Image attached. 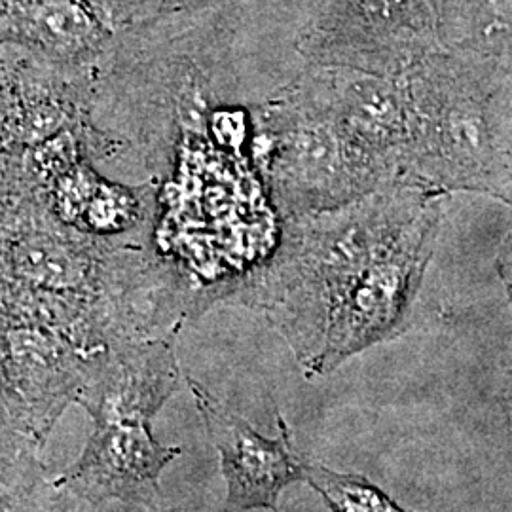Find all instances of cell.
Instances as JSON below:
<instances>
[{
  "label": "cell",
  "mask_w": 512,
  "mask_h": 512,
  "mask_svg": "<svg viewBox=\"0 0 512 512\" xmlns=\"http://www.w3.org/2000/svg\"><path fill=\"white\" fill-rule=\"evenodd\" d=\"M439 196L401 181L346 205L283 217L241 302L270 319L310 378L395 338L431 258Z\"/></svg>",
  "instance_id": "cell-1"
},
{
  "label": "cell",
  "mask_w": 512,
  "mask_h": 512,
  "mask_svg": "<svg viewBox=\"0 0 512 512\" xmlns=\"http://www.w3.org/2000/svg\"><path fill=\"white\" fill-rule=\"evenodd\" d=\"M179 382L173 336L109 355L78 395L92 418V435L73 465L55 478V486L92 505L118 501L162 512L160 476L183 448L158 442L152 421Z\"/></svg>",
  "instance_id": "cell-2"
},
{
  "label": "cell",
  "mask_w": 512,
  "mask_h": 512,
  "mask_svg": "<svg viewBox=\"0 0 512 512\" xmlns=\"http://www.w3.org/2000/svg\"><path fill=\"white\" fill-rule=\"evenodd\" d=\"M264 173L283 217L355 202L401 183L361 147L300 74L262 107Z\"/></svg>",
  "instance_id": "cell-3"
},
{
  "label": "cell",
  "mask_w": 512,
  "mask_h": 512,
  "mask_svg": "<svg viewBox=\"0 0 512 512\" xmlns=\"http://www.w3.org/2000/svg\"><path fill=\"white\" fill-rule=\"evenodd\" d=\"M475 57L439 50L404 74L412 116V183L475 188L490 169L482 76Z\"/></svg>",
  "instance_id": "cell-4"
},
{
  "label": "cell",
  "mask_w": 512,
  "mask_h": 512,
  "mask_svg": "<svg viewBox=\"0 0 512 512\" xmlns=\"http://www.w3.org/2000/svg\"><path fill=\"white\" fill-rule=\"evenodd\" d=\"M439 50V0H327L300 40L310 65L380 76H404Z\"/></svg>",
  "instance_id": "cell-5"
},
{
  "label": "cell",
  "mask_w": 512,
  "mask_h": 512,
  "mask_svg": "<svg viewBox=\"0 0 512 512\" xmlns=\"http://www.w3.org/2000/svg\"><path fill=\"white\" fill-rule=\"evenodd\" d=\"M207 435L220 456L226 499L219 512H277V499L306 476L308 461L296 454L285 420L277 414L279 435L262 437L249 421L211 397L202 384L186 378Z\"/></svg>",
  "instance_id": "cell-6"
},
{
  "label": "cell",
  "mask_w": 512,
  "mask_h": 512,
  "mask_svg": "<svg viewBox=\"0 0 512 512\" xmlns=\"http://www.w3.org/2000/svg\"><path fill=\"white\" fill-rule=\"evenodd\" d=\"M442 50L482 57L512 48V0H439Z\"/></svg>",
  "instance_id": "cell-7"
},
{
  "label": "cell",
  "mask_w": 512,
  "mask_h": 512,
  "mask_svg": "<svg viewBox=\"0 0 512 512\" xmlns=\"http://www.w3.org/2000/svg\"><path fill=\"white\" fill-rule=\"evenodd\" d=\"M29 33L59 54H76L95 44L97 19L82 0H37L29 10Z\"/></svg>",
  "instance_id": "cell-8"
},
{
  "label": "cell",
  "mask_w": 512,
  "mask_h": 512,
  "mask_svg": "<svg viewBox=\"0 0 512 512\" xmlns=\"http://www.w3.org/2000/svg\"><path fill=\"white\" fill-rule=\"evenodd\" d=\"M304 482L321 495L330 512H412L365 476L336 473L308 463Z\"/></svg>",
  "instance_id": "cell-9"
},
{
  "label": "cell",
  "mask_w": 512,
  "mask_h": 512,
  "mask_svg": "<svg viewBox=\"0 0 512 512\" xmlns=\"http://www.w3.org/2000/svg\"><path fill=\"white\" fill-rule=\"evenodd\" d=\"M97 21L107 27H114L124 18V0H82Z\"/></svg>",
  "instance_id": "cell-10"
}]
</instances>
